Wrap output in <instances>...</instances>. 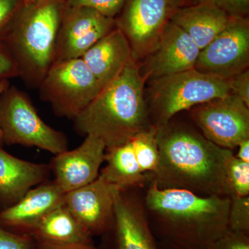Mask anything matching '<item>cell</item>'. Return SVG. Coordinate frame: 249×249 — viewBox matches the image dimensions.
I'll return each instance as SVG.
<instances>
[{"label":"cell","instance_id":"obj_27","mask_svg":"<svg viewBox=\"0 0 249 249\" xmlns=\"http://www.w3.org/2000/svg\"><path fill=\"white\" fill-rule=\"evenodd\" d=\"M209 249H249V234L228 229Z\"/></svg>","mask_w":249,"mask_h":249},{"label":"cell","instance_id":"obj_33","mask_svg":"<svg viewBox=\"0 0 249 249\" xmlns=\"http://www.w3.org/2000/svg\"><path fill=\"white\" fill-rule=\"evenodd\" d=\"M237 147L238 150L235 155V157L242 161L249 163V139H245L241 142Z\"/></svg>","mask_w":249,"mask_h":249},{"label":"cell","instance_id":"obj_35","mask_svg":"<svg viewBox=\"0 0 249 249\" xmlns=\"http://www.w3.org/2000/svg\"><path fill=\"white\" fill-rule=\"evenodd\" d=\"M158 245L160 249H181L173 247V246L167 245V244L161 243V242H158Z\"/></svg>","mask_w":249,"mask_h":249},{"label":"cell","instance_id":"obj_26","mask_svg":"<svg viewBox=\"0 0 249 249\" xmlns=\"http://www.w3.org/2000/svg\"><path fill=\"white\" fill-rule=\"evenodd\" d=\"M35 246L31 235L15 233L0 226V249H34Z\"/></svg>","mask_w":249,"mask_h":249},{"label":"cell","instance_id":"obj_5","mask_svg":"<svg viewBox=\"0 0 249 249\" xmlns=\"http://www.w3.org/2000/svg\"><path fill=\"white\" fill-rule=\"evenodd\" d=\"M230 93L227 80L196 69L154 78L148 104L152 125L167 124L181 111Z\"/></svg>","mask_w":249,"mask_h":249},{"label":"cell","instance_id":"obj_10","mask_svg":"<svg viewBox=\"0 0 249 249\" xmlns=\"http://www.w3.org/2000/svg\"><path fill=\"white\" fill-rule=\"evenodd\" d=\"M127 6L116 27L128 41L138 61L155 48L165 27L175 14L176 0H127Z\"/></svg>","mask_w":249,"mask_h":249},{"label":"cell","instance_id":"obj_11","mask_svg":"<svg viewBox=\"0 0 249 249\" xmlns=\"http://www.w3.org/2000/svg\"><path fill=\"white\" fill-rule=\"evenodd\" d=\"M143 188V187H142ZM142 187L119 191L107 237L110 249H160L147 218Z\"/></svg>","mask_w":249,"mask_h":249},{"label":"cell","instance_id":"obj_12","mask_svg":"<svg viewBox=\"0 0 249 249\" xmlns=\"http://www.w3.org/2000/svg\"><path fill=\"white\" fill-rule=\"evenodd\" d=\"M119 191L99 174L89 184L66 193L64 205L88 235L104 236L111 230Z\"/></svg>","mask_w":249,"mask_h":249},{"label":"cell","instance_id":"obj_23","mask_svg":"<svg viewBox=\"0 0 249 249\" xmlns=\"http://www.w3.org/2000/svg\"><path fill=\"white\" fill-rule=\"evenodd\" d=\"M226 175L232 196H249V163L242 161L231 154L226 164Z\"/></svg>","mask_w":249,"mask_h":249},{"label":"cell","instance_id":"obj_17","mask_svg":"<svg viewBox=\"0 0 249 249\" xmlns=\"http://www.w3.org/2000/svg\"><path fill=\"white\" fill-rule=\"evenodd\" d=\"M81 58L104 88L134 57L128 41L116 27L83 54Z\"/></svg>","mask_w":249,"mask_h":249},{"label":"cell","instance_id":"obj_24","mask_svg":"<svg viewBox=\"0 0 249 249\" xmlns=\"http://www.w3.org/2000/svg\"><path fill=\"white\" fill-rule=\"evenodd\" d=\"M228 229L249 234V196L231 197Z\"/></svg>","mask_w":249,"mask_h":249},{"label":"cell","instance_id":"obj_20","mask_svg":"<svg viewBox=\"0 0 249 249\" xmlns=\"http://www.w3.org/2000/svg\"><path fill=\"white\" fill-rule=\"evenodd\" d=\"M105 161L107 164L100 175L120 191L145 187L151 180V175L141 169L131 141L106 148Z\"/></svg>","mask_w":249,"mask_h":249},{"label":"cell","instance_id":"obj_25","mask_svg":"<svg viewBox=\"0 0 249 249\" xmlns=\"http://www.w3.org/2000/svg\"><path fill=\"white\" fill-rule=\"evenodd\" d=\"M127 0H67L70 7H87L98 11L106 17L114 18L124 7Z\"/></svg>","mask_w":249,"mask_h":249},{"label":"cell","instance_id":"obj_14","mask_svg":"<svg viewBox=\"0 0 249 249\" xmlns=\"http://www.w3.org/2000/svg\"><path fill=\"white\" fill-rule=\"evenodd\" d=\"M199 52L190 36L170 21L155 48L145 57L141 71L147 80L193 70Z\"/></svg>","mask_w":249,"mask_h":249},{"label":"cell","instance_id":"obj_30","mask_svg":"<svg viewBox=\"0 0 249 249\" xmlns=\"http://www.w3.org/2000/svg\"><path fill=\"white\" fill-rule=\"evenodd\" d=\"M18 77L14 62L0 45V80Z\"/></svg>","mask_w":249,"mask_h":249},{"label":"cell","instance_id":"obj_21","mask_svg":"<svg viewBox=\"0 0 249 249\" xmlns=\"http://www.w3.org/2000/svg\"><path fill=\"white\" fill-rule=\"evenodd\" d=\"M110 18L87 7H70L64 3L59 26L55 56L72 42L86 35ZM114 19V18H113Z\"/></svg>","mask_w":249,"mask_h":249},{"label":"cell","instance_id":"obj_16","mask_svg":"<svg viewBox=\"0 0 249 249\" xmlns=\"http://www.w3.org/2000/svg\"><path fill=\"white\" fill-rule=\"evenodd\" d=\"M49 165L20 160L0 146V211L18 202L29 190L49 180Z\"/></svg>","mask_w":249,"mask_h":249},{"label":"cell","instance_id":"obj_22","mask_svg":"<svg viewBox=\"0 0 249 249\" xmlns=\"http://www.w3.org/2000/svg\"><path fill=\"white\" fill-rule=\"evenodd\" d=\"M156 134L157 127L153 125L140 132L131 140L141 169L144 173L151 175L157 172L160 161Z\"/></svg>","mask_w":249,"mask_h":249},{"label":"cell","instance_id":"obj_3","mask_svg":"<svg viewBox=\"0 0 249 249\" xmlns=\"http://www.w3.org/2000/svg\"><path fill=\"white\" fill-rule=\"evenodd\" d=\"M145 81L138 61L132 59L73 119L77 133L95 136L107 148L130 142L153 126L145 97Z\"/></svg>","mask_w":249,"mask_h":249},{"label":"cell","instance_id":"obj_7","mask_svg":"<svg viewBox=\"0 0 249 249\" xmlns=\"http://www.w3.org/2000/svg\"><path fill=\"white\" fill-rule=\"evenodd\" d=\"M37 89L55 115L73 120L103 88L80 58L53 64Z\"/></svg>","mask_w":249,"mask_h":249},{"label":"cell","instance_id":"obj_6","mask_svg":"<svg viewBox=\"0 0 249 249\" xmlns=\"http://www.w3.org/2000/svg\"><path fill=\"white\" fill-rule=\"evenodd\" d=\"M0 129L8 145L38 147L54 155L68 150L66 135L46 124L29 96L15 85L0 95Z\"/></svg>","mask_w":249,"mask_h":249},{"label":"cell","instance_id":"obj_19","mask_svg":"<svg viewBox=\"0 0 249 249\" xmlns=\"http://www.w3.org/2000/svg\"><path fill=\"white\" fill-rule=\"evenodd\" d=\"M36 242L51 245L93 244L92 238L62 204L45 216L29 234Z\"/></svg>","mask_w":249,"mask_h":249},{"label":"cell","instance_id":"obj_13","mask_svg":"<svg viewBox=\"0 0 249 249\" xmlns=\"http://www.w3.org/2000/svg\"><path fill=\"white\" fill-rule=\"evenodd\" d=\"M106 146L95 137L87 135L80 146L54 156L51 160L53 181L65 193L92 183L99 176Z\"/></svg>","mask_w":249,"mask_h":249},{"label":"cell","instance_id":"obj_18","mask_svg":"<svg viewBox=\"0 0 249 249\" xmlns=\"http://www.w3.org/2000/svg\"><path fill=\"white\" fill-rule=\"evenodd\" d=\"M232 17L215 5L202 1L177 10L170 21L186 32L201 50L227 27Z\"/></svg>","mask_w":249,"mask_h":249},{"label":"cell","instance_id":"obj_4","mask_svg":"<svg viewBox=\"0 0 249 249\" xmlns=\"http://www.w3.org/2000/svg\"><path fill=\"white\" fill-rule=\"evenodd\" d=\"M63 6L60 0H25L0 37L18 77L33 89L54 63Z\"/></svg>","mask_w":249,"mask_h":249},{"label":"cell","instance_id":"obj_9","mask_svg":"<svg viewBox=\"0 0 249 249\" xmlns=\"http://www.w3.org/2000/svg\"><path fill=\"white\" fill-rule=\"evenodd\" d=\"M249 22L232 16L227 27L201 49L195 69L201 73L227 80L249 70Z\"/></svg>","mask_w":249,"mask_h":249},{"label":"cell","instance_id":"obj_8","mask_svg":"<svg viewBox=\"0 0 249 249\" xmlns=\"http://www.w3.org/2000/svg\"><path fill=\"white\" fill-rule=\"evenodd\" d=\"M190 110L199 132L217 146L232 150L249 139V107L232 93Z\"/></svg>","mask_w":249,"mask_h":249},{"label":"cell","instance_id":"obj_15","mask_svg":"<svg viewBox=\"0 0 249 249\" xmlns=\"http://www.w3.org/2000/svg\"><path fill=\"white\" fill-rule=\"evenodd\" d=\"M66 193L52 181L31 188L16 204L0 211V226L9 231L29 235L41 219L64 204Z\"/></svg>","mask_w":249,"mask_h":249},{"label":"cell","instance_id":"obj_2","mask_svg":"<svg viewBox=\"0 0 249 249\" xmlns=\"http://www.w3.org/2000/svg\"><path fill=\"white\" fill-rule=\"evenodd\" d=\"M143 201L159 242L181 249H209L228 230V196L160 188L150 180Z\"/></svg>","mask_w":249,"mask_h":249},{"label":"cell","instance_id":"obj_29","mask_svg":"<svg viewBox=\"0 0 249 249\" xmlns=\"http://www.w3.org/2000/svg\"><path fill=\"white\" fill-rule=\"evenodd\" d=\"M25 0H0V37Z\"/></svg>","mask_w":249,"mask_h":249},{"label":"cell","instance_id":"obj_31","mask_svg":"<svg viewBox=\"0 0 249 249\" xmlns=\"http://www.w3.org/2000/svg\"><path fill=\"white\" fill-rule=\"evenodd\" d=\"M227 11H240L249 4V0H204Z\"/></svg>","mask_w":249,"mask_h":249},{"label":"cell","instance_id":"obj_34","mask_svg":"<svg viewBox=\"0 0 249 249\" xmlns=\"http://www.w3.org/2000/svg\"><path fill=\"white\" fill-rule=\"evenodd\" d=\"M10 85L11 83H10L9 79L0 80V95L9 88ZM3 144H4V142H3L2 133L0 129V146H2Z\"/></svg>","mask_w":249,"mask_h":249},{"label":"cell","instance_id":"obj_36","mask_svg":"<svg viewBox=\"0 0 249 249\" xmlns=\"http://www.w3.org/2000/svg\"><path fill=\"white\" fill-rule=\"evenodd\" d=\"M26 1H31V0H26Z\"/></svg>","mask_w":249,"mask_h":249},{"label":"cell","instance_id":"obj_28","mask_svg":"<svg viewBox=\"0 0 249 249\" xmlns=\"http://www.w3.org/2000/svg\"><path fill=\"white\" fill-rule=\"evenodd\" d=\"M231 92L240 98L249 107V71L241 72L227 79Z\"/></svg>","mask_w":249,"mask_h":249},{"label":"cell","instance_id":"obj_32","mask_svg":"<svg viewBox=\"0 0 249 249\" xmlns=\"http://www.w3.org/2000/svg\"><path fill=\"white\" fill-rule=\"evenodd\" d=\"M34 249H98L93 244L88 245H58L36 242Z\"/></svg>","mask_w":249,"mask_h":249},{"label":"cell","instance_id":"obj_1","mask_svg":"<svg viewBox=\"0 0 249 249\" xmlns=\"http://www.w3.org/2000/svg\"><path fill=\"white\" fill-rule=\"evenodd\" d=\"M156 127L160 161L151 180L159 188L231 197L226 164L232 150L217 146L199 129L174 118Z\"/></svg>","mask_w":249,"mask_h":249}]
</instances>
